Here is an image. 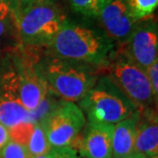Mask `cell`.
I'll use <instances>...</instances> for the list:
<instances>
[{"label": "cell", "mask_w": 158, "mask_h": 158, "mask_svg": "<svg viewBox=\"0 0 158 158\" xmlns=\"http://www.w3.org/2000/svg\"><path fill=\"white\" fill-rule=\"evenodd\" d=\"M26 148L30 156L42 155V154L48 153L52 150V146L40 124H35L32 135L26 144Z\"/></svg>", "instance_id": "obj_14"}, {"label": "cell", "mask_w": 158, "mask_h": 158, "mask_svg": "<svg viewBox=\"0 0 158 158\" xmlns=\"http://www.w3.org/2000/svg\"><path fill=\"white\" fill-rule=\"evenodd\" d=\"M50 158H80L78 156L76 150L72 147H61L52 148L50 150Z\"/></svg>", "instance_id": "obj_21"}, {"label": "cell", "mask_w": 158, "mask_h": 158, "mask_svg": "<svg viewBox=\"0 0 158 158\" xmlns=\"http://www.w3.org/2000/svg\"><path fill=\"white\" fill-rule=\"evenodd\" d=\"M121 48L135 64L146 70L158 60V31L155 22L143 19L139 25H135L127 40L121 44Z\"/></svg>", "instance_id": "obj_9"}, {"label": "cell", "mask_w": 158, "mask_h": 158, "mask_svg": "<svg viewBox=\"0 0 158 158\" xmlns=\"http://www.w3.org/2000/svg\"><path fill=\"white\" fill-rule=\"evenodd\" d=\"M33 120L32 112L21 103L18 81L12 63L0 69V124L6 128Z\"/></svg>", "instance_id": "obj_8"}, {"label": "cell", "mask_w": 158, "mask_h": 158, "mask_svg": "<svg viewBox=\"0 0 158 158\" xmlns=\"http://www.w3.org/2000/svg\"><path fill=\"white\" fill-rule=\"evenodd\" d=\"M134 152L145 156L158 155V122L152 109H140Z\"/></svg>", "instance_id": "obj_12"}, {"label": "cell", "mask_w": 158, "mask_h": 158, "mask_svg": "<svg viewBox=\"0 0 158 158\" xmlns=\"http://www.w3.org/2000/svg\"><path fill=\"white\" fill-rule=\"evenodd\" d=\"M114 125L89 123L77 145L84 158H112V132Z\"/></svg>", "instance_id": "obj_11"}, {"label": "cell", "mask_w": 158, "mask_h": 158, "mask_svg": "<svg viewBox=\"0 0 158 158\" xmlns=\"http://www.w3.org/2000/svg\"><path fill=\"white\" fill-rule=\"evenodd\" d=\"M148 158H158V155H153V156H148Z\"/></svg>", "instance_id": "obj_26"}, {"label": "cell", "mask_w": 158, "mask_h": 158, "mask_svg": "<svg viewBox=\"0 0 158 158\" xmlns=\"http://www.w3.org/2000/svg\"><path fill=\"white\" fill-rule=\"evenodd\" d=\"M75 11L87 17H99L106 0H69Z\"/></svg>", "instance_id": "obj_17"}, {"label": "cell", "mask_w": 158, "mask_h": 158, "mask_svg": "<svg viewBox=\"0 0 158 158\" xmlns=\"http://www.w3.org/2000/svg\"><path fill=\"white\" fill-rule=\"evenodd\" d=\"M18 81V91L21 103L30 112L42 105L47 94V84L38 65L28 55L18 53L12 58Z\"/></svg>", "instance_id": "obj_7"}, {"label": "cell", "mask_w": 158, "mask_h": 158, "mask_svg": "<svg viewBox=\"0 0 158 158\" xmlns=\"http://www.w3.org/2000/svg\"><path fill=\"white\" fill-rule=\"evenodd\" d=\"M123 158H148V156H145V155H142V154L132 152L131 154H129V155L123 157Z\"/></svg>", "instance_id": "obj_24"}, {"label": "cell", "mask_w": 158, "mask_h": 158, "mask_svg": "<svg viewBox=\"0 0 158 158\" xmlns=\"http://www.w3.org/2000/svg\"><path fill=\"white\" fill-rule=\"evenodd\" d=\"M96 66L48 56L38 68L48 89L67 102H79L99 78Z\"/></svg>", "instance_id": "obj_2"}, {"label": "cell", "mask_w": 158, "mask_h": 158, "mask_svg": "<svg viewBox=\"0 0 158 158\" xmlns=\"http://www.w3.org/2000/svg\"><path fill=\"white\" fill-rule=\"evenodd\" d=\"M112 41L94 29L66 22L48 45L59 58L102 67L115 52Z\"/></svg>", "instance_id": "obj_1"}, {"label": "cell", "mask_w": 158, "mask_h": 158, "mask_svg": "<svg viewBox=\"0 0 158 158\" xmlns=\"http://www.w3.org/2000/svg\"><path fill=\"white\" fill-rule=\"evenodd\" d=\"M102 67H105L104 75L111 79L139 109L150 108L154 102H157L146 72L122 48L113 52L109 61Z\"/></svg>", "instance_id": "obj_5"}, {"label": "cell", "mask_w": 158, "mask_h": 158, "mask_svg": "<svg viewBox=\"0 0 158 158\" xmlns=\"http://www.w3.org/2000/svg\"><path fill=\"white\" fill-rule=\"evenodd\" d=\"M147 74V77L149 79L151 88H152L154 98L157 100V94H158V60L155 62H153L146 70H145Z\"/></svg>", "instance_id": "obj_20"}, {"label": "cell", "mask_w": 158, "mask_h": 158, "mask_svg": "<svg viewBox=\"0 0 158 158\" xmlns=\"http://www.w3.org/2000/svg\"><path fill=\"white\" fill-rule=\"evenodd\" d=\"M106 35L123 44L131 35L135 22L131 18L125 0H106L99 17Z\"/></svg>", "instance_id": "obj_10"}, {"label": "cell", "mask_w": 158, "mask_h": 158, "mask_svg": "<svg viewBox=\"0 0 158 158\" xmlns=\"http://www.w3.org/2000/svg\"><path fill=\"white\" fill-rule=\"evenodd\" d=\"M85 123V116L79 106L73 102L64 101L52 109L40 126L52 148H61L72 147Z\"/></svg>", "instance_id": "obj_6"}, {"label": "cell", "mask_w": 158, "mask_h": 158, "mask_svg": "<svg viewBox=\"0 0 158 158\" xmlns=\"http://www.w3.org/2000/svg\"><path fill=\"white\" fill-rule=\"evenodd\" d=\"M15 21L22 41L29 45L50 42L66 23L60 7L50 2L18 3Z\"/></svg>", "instance_id": "obj_4"}, {"label": "cell", "mask_w": 158, "mask_h": 158, "mask_svg": "<svg viewBox=\"0 0 158 158\" xmlns=\"http://www.w3.org/2000/svg\"><path fill=\"white\" fill-rule=\"evenodd\" d=\"M35 124L36 123L33 120H31V121L21 122L19 124L8 127L7 131L9 135V140L26 146V144L28 143V141H29L31 135H32L34 131Z\"/></svg>", "instance_id": "obj_16"}, {"label": "cell", "mask_w": 158, "mask_h": 158, "mask_svg": "<svg viewBox=\"0 0 158 158\" xmlns=\"http://www.w3.org/2000/svg\"><path fill=\"white\" fill-rule=\"evenodd\" d=\"M11 21H15L14 0H0V37L5 33Z\"/></svg>", "instance_id": "obj_18"}, {"label": "cell", "mask_w": 158, "mask_h": 158, "mask_svg": "<svg viewBox=\"0 0 158 158\" xmlns=\"http://www.w3.org/2000/svg\"><path fill=\"white\" fill-rule=\"evenodd\" d=\"M125 2L135 22L150 17L158 6V0H125Z\"/></svg>", "instance_id": "obj_15"}, {"label": "cell", "mask_w": 158, "mask_h": 158, "mask_svg": "<svg viewBox=\"0 0 158 158\" xmlns=\"http://www.w3.org/2000/svg\"><path fill=\"white\" fill-rule=\"evenodd\" d=\"M140 109L114 124L112 132V158H123L134 152Z\"/></svg>", "instance_id": "obj_13"}, {"label": "cell", "mask_w": 158, "mask_h": 158, "mask_svg": "<svg viewBox=\"0 0 158 158\" xmlns=\"http://www.w3.org/2000/svg\"><path fill=\"white\" fill-rule=\"evenodd\" d=\"M30 158H50V151L46 154H42V155H36V156H30Z\"/></svg>", "instance_id": "obj_25"}, {"label": "cell", "mask_w": 158, "mask_h": 158, "mask_svg": "<svg viewBox=\"0 0 158 158\" xmlns=\"http://www.w3.org/2000/svg\"><path fill=\"white\" fill-rule=\"evenodd\" d=\"M79 108L89 123L114 125L139 108L111 79L98 78L90 90L79 101Z\"/></svg>", "instance_id": "obj_3"}, {"label": "cell", "mask_w": 158, "mask_h": 158, "mask_svg": "<svg viewBox=\"0 0 158 158\" xmlns=\"http://www.w3.org/2000/svg\"><path fill=\"white\" fill-rule=\"evenodd\" d=\"M34 1H39V2H50L55 3L56 0H17L18 3H23V2H34Z\"/></svg>", "instance_id": "obj_23"}, {"label": "cell", "mask_w": 158, "mask_h": 158, "mask_svg": "<svg viewBox=\"0 0 158 158\" xmlns=\"http://www.w3.org/2000/svg\"><path fill=\"white\" fill-rule=\"evenodd\" d=\"M0 158H30L26 146L9 140L0 151Z\"/></svg>", "instance_id": "obj_19"}, {"label": "cell", "mask_w": 158, "mask_h": 158, "mask_svg": "<svg viewBox=\"0 0 158 158\" xmlns=\"http://www.w3.org/2000/svg\"><path fill=\"white\" fill-rule=\"evenodd\" d=\"M8 141H9V135H8L7 128L5 126H3L2 124H0V151H1V149L5 146Z\"/></svg>", "instance_id": "obj_22"}]
</instances>
